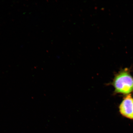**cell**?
Instances as JSON below:
<instances>
[{"mask_svg":"<svg viewBox=\"0 0 133 133\" xmlns=\"http://www.w3.org/2000/svg\"><path fill=\"white\" fill-rule=\"evenodd\" d=\"M111 84L115 89L114 94H127L133 92V78L126 70L116 74Z\"/></svg>","mask_w":133,"mask_h":133,"instance_id":"1","label":"cell"},{"mask_svg":"<svg viewBox=\"0 0 133 133\" xmlns=\"http://www.w3.org/2000/svg\"><path fill=\"white\" fill-rule=\"evenodd\" d=\"M119 108V112L122 115L133 119V98L130 94L124 98Z\"/></svg>","mask_w":133,"mask_h":133,"instance_id":"2","label":"cell"}]
</instances>
